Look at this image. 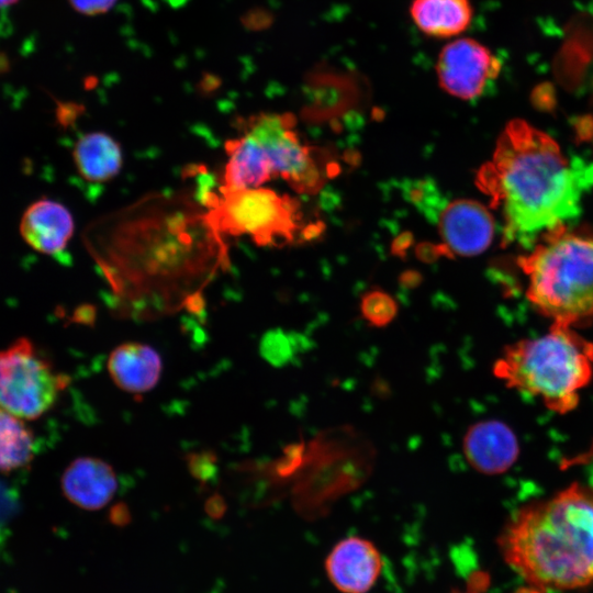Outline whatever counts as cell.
Returning <instances> with one entry per match:
<instances>
[{"mask_svg":"<svg viewBox=\"0 0 593 593\" xmlns=\"http://www.w3.org/2000/svg\"><path fill=\"white\" fill-rule=\"evenodd\" d=\"M592 184L593 165L569 160L549 135L522 120L506 125L478 174V187L502 216L504 243L526 247L574 220Z\"/></svg>","mask_w":593,"mask_h":593,"instance_id":"cell-1","label":"cell"},{"mask_svg":"<svg viewBox=\"0 0 593 593\" xmlns=\"http://www.w3.org/2000/svg\"><path fill=\"white\" fill-rule=\"evenodd\" d=\"M497 544L504 561L538 590L593 584V485L573 482L516 510Z\"/></svg>","mask_w":593,"mask_h":593,"instance_id":"cell-2","label":"cell"},{"mask_svg":"<svg viewBox=\"0 0 593 593\" xmlns=\"http://www.w3.org/2000/svg\"><path fill=\"white\" fill-rule=\"evenodd\" d=\"M492 371L505 387L566 414L593 378V343L573 327L552 324L544 335L505 346Z\"/></svg>","mask_w":593,"mask_h":593,"instance_id":"cell-3","label":"cell"},{"mask_svg":"<svg viewBox=\"0 0 593 593\" xmlns=\"http://www.w3.org/2000/svg\"><path fill=\"white\" fill-rule=\"evenodd\" d=\"M518 265L527 277V299L552 324L574 327L593 322L592 230L568 224L553 228Z\"/></svg>","mask_w":593,"mask_h":593,"instance_id":"cell-4","label":"cell"},{"mask_svg":"<svg viewBox=\"0 0 593 593\" xmlns=\"http://www.w3.org/2000/svg\"><path fill=\"white\" fill-rule=\"evenodd\" d=\"M211 224L230 235H247L260 245L289 242L298 231L299 205L268 188L224 189L208 194Z\"/></svg>","mask_w":593,"mask_h":593,"instance_id":"cell-5","label":"cell"},{"mask_svg":"<svg viewBox=\"0 0 593 593\" xmlns=\"http://www.w3.org/2000/svg\"><path fill=\"white\" fill-rule=\"evenodd\" d=\"M67 383L27 338L0 350V407L20 418L44 415Z\"/></svg>","mask_w":593,"mask_h":593,"instance_id":"cell-6","label":"cell"},{"mask_svg":"<svg viewBox=\"0 0 593 593\" xmlns=\"http://www.w3.org/2000/svg\"><path fill=\"white\" fill-rule=\"evenodd\" d=\"M291 114L260 113L243 120L244 133L265 149L275 177L284 179L294 190L309 193L318 189L321 170L294 130Z\"/></svg>","mask_w":593,"mask_h":593,"instance_id":"cell-7","label":"cell"},{"mask_svg":"<svg viewBox=\"0 0 593 593\" xmlns=\"http://www.w3.org/2000/svg\"><path fill=\"white\" fill-rule=\"evenodd\" d=\"M499 71L500 64L489 48L467 37L445 45L436 63L439 86L462 100L481 96Z\"/></svg>","mask_w":593,"mask_h":593,"instance_id":"cell-8","label":"cell"},{"mask_svg":"<svg viewBox=\"0 0 593 593\" xmlns=\"http://www.w3.org/2000/svg\"><path fill=\"white\" fill-rule=\"evenodd\" d=\"M438 232L444 248L458 256L483 253L491 244L495 223L492 214L474 200L458 199L437 213Z\"/></svg>","mask_w":593,"mask_h":593,"instance_id":"cell-9","label":"cell"},{"mask_svg":"<svg viewBox=\"0 0 593 593\" xmlns=\"http://www.w3.org/2000/svg\"><path fill=\"white\" fill-rule=\"evenodd\" d=\"M325 570L332 584L342 593H367L381 574L382 557L370 540L349 536L332 548Z\"/></svg>","mask_w":593,"mask_h":593,"instance_id":"cell-10","label":"cell"},{"mask_svg":"<svg viewBox=\"0 0 593 593\" xmlns=\"http://www.w3.org/2000/svg\"><path fill=\"white\" fill-rule=\"evenodd\" d=\"M462 452L475 471L495 475L507 471L519 454L514 432L503 422L485 419L473 423L462 438Z\"/></svg>","mask_w":593,"mask_h":593,"instance_id":"cell-11","label":"cell"},{"mask_svg":"<svg viewBox=\"0 0 593 593\" xmlns=\"http://www.w3.org/2000/svg\"><path fill=\"white\" fill-rule=\"evenodd\" d=\"M75 225L70 212L61 203L41 199L23 213L20 233L35 250L46 255L61 253L74 234Z\"/></svg>","mask_w":593,"mask_h":593,"instance_id":"cell-12","label":"cell"},{"mask_svg":"<svg viewBox=\"0 0 593 593\" xmlns=\"http://www.w3.org/2000/svg\"><path fill=\"white\" fill-rule=\"evenodd\" d=\"M118 488L112 467L98 458L74 460L61 477V490L80 508L94 511L107 505Z\"/></svg>","mask_w":593,"mask_h":593,"instance_id":"cell-13","label":"cell"},{"mask_svg":"<svg viewBox=\"0 0 593 593\" xmlns=\"http://www.w3.org/2000/svg\"><path fill=\"white\" fill-rule=\"evenodd\" d=\"M161 358L148 345L124 343L112 350L108 370L115 384L131 393H143L156 385L161 373Z\"/></svg>","mask_w":593,"mask_h":593,"instance_id":"cell-14","label":"cell"},{"mask_svg":"<svg viewBox=\"0 0 593 593\" xmlns=\"http://www.w3.org/2000/svg\"><path fill=\"white\" fill-rule=\"evenodd\" d=\"M228 156L224 168V189L258 188L275 177L269 158L262 146L249 134L225 143Z\"/></svg>","mask_w":593,"mask_h":593,"instance_id":"cell-15","label":"cell"},{"mask_svg":"<svg viewBox=\"0 0 593 593\" xmlns=\"http://www.w3.org/2000/svg\"><path fill=\"white\" fill-rule=\"evenodd\" d=\"M72 156L81 177L97 183L118 176L123 163L120 144L103 132L82 135L74 147Z\"/></svg>","mask_w":593,"mask_h":593,"instance_id":"cell-16","label":"cell"},{"mask_svg":"<svg viewBox=\"0 0 593 593\" xmlns=\"http://www.w3.org/2000/svg\"><path fill=\"white\" fill-rule=\"evenodd\" d=\"M410 14L424 34L446 38L463 33L472 20L470 0H413Z\"/></svg>","mask_w":593,"mask_h":593,"instance_id":"cell-17","label":"cell"},{"mask_svg":"<svg viewBox=\"0 0 593 593\" xmlns=\"http://www.w3.org/2000/svg\"><path fill=\"white\" fill-rule=\"evenodd\" d=\"M35 440L20 417L0 407V473L26 466L34 457Z\"/></svg>","mask_w":593,"mask_h":593,"instance_id":"cell-18","label":"cell"},{"mask_svg":"<svg viewBox=\"0 0 593 593\" xmlns=\"http://www.w3.org/2000/svg\"><path fill=\"white\" fill-rule=\"evenodd\" d=\"M360 313L373 327H384L393 322L399 312L395 299L385 291L370 290L360 300Z\"/></svg>","mask_w":593,"mask_h":593,"instance_id":"cell-19","label":"cell"},{"mask_svg":"<svg viewBox=\"0 0 593 593\" xmlns=\"http://www.w3.org/2000/svg\"><path fill=\"white\" fill-rule=\"evenodd\" d=\"M70 5L83 15H99L111 10L118 0H68Z\"/></svg>","mask_w":593,"mask_h":593,"instance_id":"cell-20","label":"cell"},{"mask_svg":"<svg viewBox=\"0 0 593 593\" xmlns=\"http://www.w3.org/2000/svg\"><path fill=\"white\" fill-rule=\"evenodd\" d=\"M214 456L209 452L198 454L190 458V471L200 480H208L215 471Z\"/></svg>","mask_w":593,"mask_h":593,"instance_id":"cell-21","label":"cell"},{"mask_svg":"<svg viewBox=\"0 0 593 593\" xmlns=\"http://www.w3.org/2000/svg\"><path fill=\"white\" fill-rule=\"evenodd\" d=\"M110 518L115 525H125L130 519L127 507L124 504H116L110 512Z\"/></svg>","mask_w":593,"mask_h":593,"instance_id":"cell-22","label":"cell"},{"mask_svg":"<svg viewBox=\"0 0 593 593\" xmlns=\"http://www.w3.org/2000/svg\"><path fill=\"white\" fill-rule=\"evenodd\" d=\"M225 511L224 500L220 495H213L206 501V512L213 517H220Z\"/></svg>","mask_w":593,"mask_h":593,"instance_id":"cell-23","label":"cell"},{"mask_svg":"<svg viewBox=\"0 0 593 593\" xmlns=\"http://www.w3.org/2000/svg\"><path fill=\"white\" fill-rule=\"evenodd\" d=\"M18 0H0V8L9 7L15 3Z\"/></svg>","mask_w":593,"mask_h":593,"instance_id":"cell-24","label":"cell"}]
</instances>
